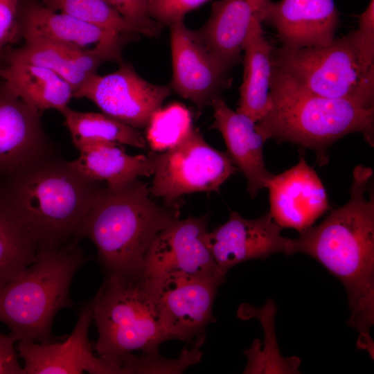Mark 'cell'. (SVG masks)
I'll use <instances>...</instances> for the list:
<instances>
[{
    "instance_id": "7",
    "label": "cell",
    "mask_w": 374,
    "mask_h": 374,
    "mask_svg": "<svg viewBox=\"0 0 374 374\" xmlns=\"http://www.w3.org/2000/svg\"><path fill=\"white\" fill-rule=\"evenodd\" d=\"M93 301L98 338V356L122 374L121 364L131 355L158 354L170 339L150 288L141 276H107Z\"/></svg>"
},
{
    "instance_id": "14",
    "label": "cell",
    "mask_w": 374,
    "mask_h": 374,
    "mask_svg": "<svg viewBox=\"0 0 374 374\" xmlns=\"http://www.w3.org/2000/svg\"><path fill=\"white\" fill-rule=\"evenodd\" d=\"M93 320V301L80 309L71 334L63 342L17 341L24 374H116L107 362L93 354L88 332Z\"/></svg>"
},
{
    "instance_id": "2",
    "label": "cell",
    "mask_w": 374,
    "mask_h": 374,
    "mask_svg": "<svg viewBox=\"0 0 374 374\" xmlns=\"http://www.w3.org/2000/svg\"><path fill=\"white\" fill-rule=\"evenodd\" d=\"M6 177L0 196L39 249L60 248L77 240L104 184L53 152Z\"/></svg>"
},
{
    "instance_id": "1",
    "label": "cell",
    "mask_w": 374,
    "mask_h": 374,
    "mask_svg": "<svg viewBox=\"0 0 374 374\" xmlns=\"http://www.w3.org/2000/svg\"><path fill=\"white\" fill-rule=\"evenodd\" d=\"M373 171L356 166L350 197L319 224L293 239L292 254L308 255L343 284L350 316L348 325L358 332L357 346L374 358L371 329L374 324V193Z\"/></svg>"
},
{
    "instance_id": "26",
    "label": "cell",
    "mask_w": 374,
    "mask_h": 374,
    "mask_svg": "<svg viewBox=\"0 0 374 374\" xmlns=\"http://www.w3.org/2000/svg\"><path fill=\"white\" fill-rule=\"evenodd\" d=\"M39 250L0 196V287L29 267Z\"/></svg>"
},
{
    "instance_id": "18",
    "label": "cell",
    "mask_w": 374,
    "mask_h": 374,
    "mask_svg": "<svg viewBox=\"0 0 374 374\" xmlns=\"http://www.w3.org/2000/svg\"><path fill=\"white\" fill-rule=\"evenodd\" d=\"M19 35L24 41L40 40L80 49L93 44L124 46L134 35H123L57 12L37 0H24L19 17Z\"/></svg>"
},
{
    "instance_id": "27",
    "label": "cell",
    "mask_w": 374,
    "mask_h": 374,
    "mask_svg": "<svg viewBox=\"0 0 374 374\" xmlns=\"http://www.w3.org/2000/svg\"><path fill=\"white\" fill-rule=\"evenodd\" d=\"M145 128V141L153 152H162L183 141L190 132L192 115L183 104L175 102L157 109Z\"/></svg>"
},
{
    "instance_id": "23",
    "label": "cell",
    "mask_w": 374,
    "mask_h": 374,
    "mask_svg": "<svg viewBox=\"0 0 374 374\" xmlns=\"http://www.w3.org/2000/svg\"><path fill=\"white\" fill-rule=\"evenodd\" d=\"M273 47L265 37L261 21L255 19L242 46L244 72L236 111L256 123L263 118L269 107Z\"/></svg>"
},
{
    "instance_id": "24",
    "label": "cell",
    "mask_w": 374,
    "mask_h": 374,
    "mask_svg": "<svg viewBox=\"0 0 374 374\" xmlns=\"http://www.w3.org/2000/svg\"><path fill=\"white\" fill-rule=\"evenodd\" d=\"M0 78L22 101L41 113L60 112L73 97V89L62 77L42 66L6 60Z\"/></svg>"
},
{
    "instance_id": "15",
    "label": "cell",
    "mask_w": 374,
    "mask_h": 374,
    "mask_svg": "<svg viewBox=\"0 0 374 374\" xmlns=\"http://www.w3.org/2000/svg\"><path fill=\"white\" fill-rule=\"evenodd\" d=\"M267 188L269 212L283 228L300 233L312 226L329 208L324 186L304 157L285 172L274 175Z\"/></svg>"
},
{
    "instance_id": "25",
    "label": "cell",
    "mask_w": 374,
    "mask_h": 374,
    "mask_svg": "<svg viewBox=\"0 0 374 374\" xmlns=\"http://www.w3.org/2000/svg\"><path fill=\"white\" fill-rule=\"evenodd\" d=\"M75 146L87 141H107L145 148V136L132 127L104 113L80 112L68 106L60 111Z\"/></svg>"
},
{
    "instance_id": "34",
    "label": "cell",
    "mask_w": 374,
    "mask_h": 374,
    "mask_svg": "<svg viewBox=\"0 0 374 374\" xmlns=\"http://www.w3.org/2000/svg\"><path fill=\"white\" fill-rule=\"evenodd\" d=\"M1 66H0V71H1Z\"/></svg>"
},
{
    "instance_id": "6",
    "label": "cell",
    "mask_w": 374,
    "mask_h": 374,
    "mask_svg": "<svg viewBox=\"0 0 374 374\" xmlns=\"http://www.w3.org/2000/svg\"><path fill=\"white\" fill-rule=\"evenodd\" d=\"M272 63L303 90L374 108V46L357 29L321 47H273Z\"/></svg>"
},
{
    "instance_id": "13",
    "label": "cell",
    "mask_w": 374,
    "mask_h": 374,
    "mask_svg": "<svg viewBox=\"0 0 374 374\" xmlns=\"http://www.w3.org/2000/svg\"><path fill=\"white\" fill-rule=\"evenodd\" d=\"M283 228L269 212L247 219L231 211L229 220L205 235L206 244L222 274L252 259H265L278 253L292 255L293 239L283 237Z\"/></svg>"
},
{
    "instance_id": "12",
    "label": "cell",
    "mask_w": 374,
    "mask_h": 374,
    "mask_svg": "<svg viewBox=\"0 0 374 374\" xmlns=\"http://www.w3.org/2000/svg\"><path fill=\"white\" fill-rule=\"evenodd\" d=\"M169 26L172 63L171 89L202 110L231 85L230 71L217 60L195 30L188 28L183 19Z\"/></svg>"
},
{
    "instance_id": "11",
    "label": "cell",
    "mask_w": 374,
    "mask_h": 374,
    "mask_svg": "<svg viewBox=\"0 0 374 374\" xmlns=\"http://www.w3.org/2000/svg\"><path fill=\"white\" fill-rule=\"evenodd\" d=\"M170 85H158L141 78L130 64L121 62L116 71L91 75L73 93L103 112L136 129L145 128L152 114L171 94Z\"/></svg>"
},
{
    "instance_id": "31",
    "label": "cell",
    "mask_w": 374,
    "mask_h": 374,
    "mask_svg": "<svg viewBox=\"0 0 374 374\" xmlns=\"http://www.w3.org/2000/svg\"><path fill=\"white\" fill-rule=\"evenodd\" d=\"M24 0H0V57L19 35V17Z\"/></svg>"
},
{
    "instance_id": "3",
    "label": "cell",
    "mask_w": 374,
    "mask_h": 374,
    "mask_svg": "<svg viewBox=\"0 0 374 374\" xmlns=\"http://www.w3.org/2000/svg\"><path fill=\"white\" fill-rule=\"evenodd\" d=\"M148 184L135 179L98 190L77 235L95 244L107 276L141 273L145 256L157 235L179 218L181 202L159 204Z\"/></svg>"
},
{
    "instance_id": "19",
    "label": "cell",
    "mask_w": 374,
    "mask_h": 374,
    "mask_svg": "<svg viewBox=\"0 0 374 374\" xmlns=\"http://www.w3.org/2000/svg\"><path fill=\"white\" fill-rule=\"evenodd\" d=\"M211 106L213 109L212 128L218 130L225 142L226 154L247 179V190L254 198L274 175L267 170L263 157L265 141L256 129V123L231 109L220 96Z\"/></svg>"
},
{
    "instance_id": "9",
    "label": "cell",
    "mask_w": 374,
    "mask_h": 374,
    "mask_svg": "<svg viewBox=\"0 0 374 374\" xmlns=\"http://www.w3.org/2000/svg\"><path fill=\"white\" fill-rule=\"evenodd\" d=\"M208 215L173 221L155 237L143 260L141 275L159 278L182 274L224 282L208 249L205 235Z\"/></svg>"
},
{
    "instance_id": "8",
    "label": "cell",
    "mask_w": 374,
    "mask_h": 374,
    "mask_svg": "<svg viewBox=\"0 0 374 374\" xmlns=\"http://www.w3.org/2000/svg\"><path fill=\"white\" fill-rule=\"evenodd\" d=\"M236 170L228 154L211 146L193 127L177 145L155 152L149 191L166 204L181 202L186 194L218 192Z\"/></svg>"
},
{
    "instance_id": "33",
    "label": "cell",
    "mask_w": 374,
    "mask_h": 374,
    "mask_svg": "<svg viewBox=\"0 0 374 374\" xmlns=\"http://www.w3.org/2000/svg\"><path fill=\"white\" fill-rule=\"evenodd\" d=\"M366 42L374 46V0H371L359 18L358 29Z\"/></svg>"
},
{
    "instance_id": "5",
    "label": "cell",
    "mask_w": 374,
    "mask_h": 374,
    "mask_svg": "<svg viewBox=\"0 0 374 374\" xmlns=\"http://www.w3.org/2000/svg\"><path fill=\"white\" fill-rule=\"evenodd\" d=\"M79 241L39 249L29 267L0 287V321L9 327L15 341L55 340L51 335L54 317L71 305V280L85 261Z\"/></svg>"
},
{
    "instance_id": "30",
    "label": "cell",
    "mask_w": 374,
    "mask_h": 374,
    "mask_svg": "<svg viewBox=\"0 0 374 374\" xmlns=\"http://www.w3.org/2000/svg\"><path fill=\"white\" fill-rule=\"evenodd\" d=\"M209 0H149L150 17L161 26L168 25L184 19L190 11Z\"/></svg>"
},
{
    "instance_id": "10",
    "label": "cell",
    "mask_w": 374,
    "mask_h": 374,
    "mask_svg": "<svg viewBox=\"0 0 374 374\" xmlns=\"http://www.w3.org/2000/svg\"><path fill=\"white\" fill-rule=\"evenodd\" d=\"M143 278L170 339L191 342L204 335L206 326L215 321L212 308L217 290L223 282L182 274Z\"/></svg>"
},
{
    "instance_id": "22",
    "label": "cell",
    "mask_w": 374,
    "mask_h": 374,
    "mask_svg": "<svg viewBox=\"0 0 374 374\" xmlns=\"http://www.w3.org/2000/svg\"><path fill=\"white\" fill-rule=\"evenodd\" d=\"M75 148L79 157L71 165L87 177L108 186L124 184L153 175L154 152L130 155L121 145L107 141H87Z\"/></svg>"
},
{
    "instance_id": "20",
    "label": "cell",
    "mask_w": 374,
    "mask_h": 374,
    "mask_svg": "<svg viewBox=\"0 0 374 374\" xmlns=\"http://www.w3.org/2000/svg\"><path fill=\"white\" fill-rule=\"evenodd\" d=\"M271 0H220L208 21L195 30L199 39L228 70L242 61V46L253 21L263 23Z\"/></svg>"
},
{
    "instance_id": "21",
    "label": "cell",
    "mask_w": 374,
    "mask_h": 374,
    "mask_svg": "<svg viewBox=\"0 0 374 374\" xmlns=\"http://www.w3.org/2000/svg\"><path fill=\"white\" fill-rule=\"evenodd\" d=\"M6 60L47 68L65 80L74 91L96 73L101 64L122 62L119 49L102 46L80 49L40 40L26 41L24 46L9 53Z\"/></svg>"
},
{
    "instance_id": "17",
    "label": "cell",
    "mask_w": 374,
    "mask_h": 374,
    "mask_svg": "<svg viewBox=\"0 0 374 374\" xmlns=\"http://www.w3.org/2000/svg\"><path fill=\"white\" fill-rule=\"evenodd\" d=\"M263 23L273 26L283 46L321 47L335 39L339 12L333 0L271 1Z\"/></svg>"
},
{
    "instance_id": "29",
    "label": "cell",
    "mask_w": 374,
    "mask_h": 374,
    "mask_svg": "<svg viewBox=\"0 0 374 374\" xmlns=\"http://www.w3.org/2000/svg\"><path fill=\"white\" fill-rule=\"evenodd\" d=\"M107 1L139 34L150 37L159 35L162 26L150 17L149 0Z\"/></svg>"
},
{
    "instance_id": "4",
    "label": "cell",
    "mask_w": 374,
    "mask_h": 374,
    "mask_svg": "<svg viewBox=\"0 0 374 374\" xmlns=\"http://www.w3.org/2000/svg\"><path fill=\"white\" fill-rule=\"evenodd\" d=\"M266 141L290 142L314 150L320 166L338 139L360 133L374 146V108L319 96L303 90L273 69L268 109L256 124Z\"/></svg>"
},
{
    "instance_id": "28",
    "label": "cell",
    "mask_w": 374,
    "mask_h": 374,
    "mask_svg": "<svg viewBox=\"0 0 374 374\" xmlns=\"http://www.w3.org/2000/svg\"><path fill=\"white\" fill-rule=\"evenodd\" d=\"M48 8L123 35H139L107 0H42Z\"/></svg>"
},
{
    "instance_id": "32",
    "label": "cell",
    "mask_w": 374,
    "mask_h": 374,
    "mask_svg": "<svg viewBox=\"0 0 374 374\" xmlns=\"http://www.w3.org/2000/svg\"><path fill=\"white\" fill-rule=\"evenodd\" d=\"M15 339L0 333V374H24L18 362Z\"/></svg>"
},
{
    "instance_id": "16",
    "label": "cell",
    "mask_w": 374,
    "mask_h": 374,
    "mask_svg": "<svg viewBox=\"0 0 374 374\" xmlns=\"http://www.w3.org/2000/svg\"><path fill=\"white\" fill-rule=\"evenodd\" d=\"M39 114L0 78V175L7 176L52 153Z\"/></svg>"
}]
</instances>
